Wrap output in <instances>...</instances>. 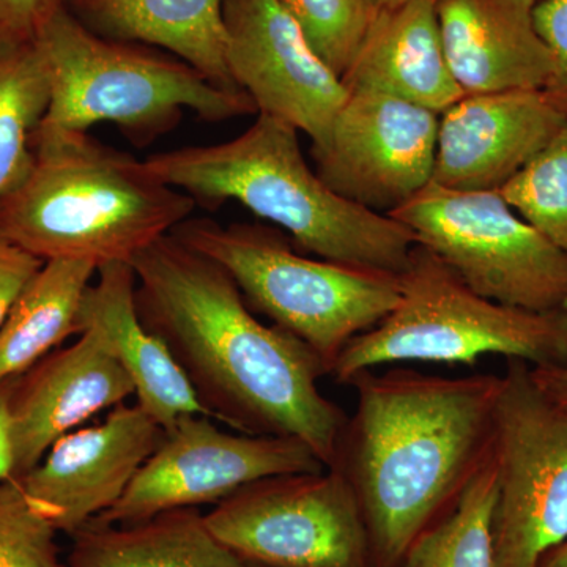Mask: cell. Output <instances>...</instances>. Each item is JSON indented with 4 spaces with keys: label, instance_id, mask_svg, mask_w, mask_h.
Masks as SVG:
<instances>
[{
    "label": "cell",
    "instance_id": "obj_11",
    "mask_svg": "<svg viewBox=\"0 0 567 567\" xmlns=\"http://www.w3.org/2000/svg\"><path fill=\"white\" fill-rule=\"evenodd\" d=\"M324 468L300 440L233 434L210 416L185 415L163 431L122 498L91 524H140L166 511L218 505L264 477Z\"/></svg>",
    "mask_w": 567,
    "mask_h": 567
},
{
    "label": "cell",
    "instance_id": "obj_36",
    "mask_svg": "<svg viewBox=\"0 0 567 567\" xmlns=\"http://www.w3.org/2000/svg\"><path fill=\"white\" fill-rule=\"evenodd\" d=\"M254 567V566H252Z\"/></svg>",
    "mask_w": 567,
    "mask_h": 567
},
{
    "label": "cell",
    "instance_id": "obj_9",
    "mask_svg": "<svg viewBox=\"0 0 567 567\" xmlns=\"http://www.w3.org/2000/svg\"><path fill=\"white\" fill-rule=\"evenodd\" d=\"M496 410L495 567H537L567 540V405L507 360Z\"/></svg>",
    "mask_w": 567,
    "mask_h": 567
},
{
    "label": "cell",
    "instance_id": "obj_29",
    "mask_svg": "<svg viewBox=\"0 0 567 567\" xmlns=\"http://www.w3.org/2000/svg\"><path fill=\"white\" fill-rule=\"evenodd\" d=\"M69 0H0V44L35 43Z\"/></svg>",
    "mask_w": 567,
    "mask_h": 567
},
{
    "label": "cell",
    "instance_id": "obj_6",
    "mask_svg": "<svg viewBox=\"0 0 567 567\" xmlns=\"http://www.w3.org/2000/svg\"><path fill=\"white\" fill-rule=\"evenodd\" d=\"M171 234L221 265L249 308L308 346L328 375L349 342L382 322L401 297L399 276L298 252L278 227L188 218Z\"/></svg>",
    "mask_w": 567,
    "mask_h": 567
},
{
    "label": "cell",
    "instance_id": "obj_15",
    "mask_svg": "<svg viewBox=\"0 0 567 567\" xmlns=\"http://www.w3.org/2000/svg\"><path fill=\"white\" fill-rule=\"evenodd\" d=\"M134 394L132 380L92 330L59 347L10 383L7 393L14 480L63 435Z\"/></svg>",
    "mask_w": 567,
    "mask_h": 567
},
{
    "label": "cell",
    "instance_id": "obj_7",
    "mask_svg": "<svg viewBox=\"0 0 567 567\" xmlns=\"http://www.w3.org/2000/svg\"><path fill=\"white\" fill-rule=\"evenodd\" d=\"M393 311L342 350L331 375L349 385L377 365L425 363L475 365L487 354L532 368L567 365V309L536 312L481 297L436 254L417 245L399 276Z\"/></svg>",
    "mask_w": 567,
    "mask_h": 567
},
{
    "label": "cell",
    "instance_id": "obj_16",
    "mask_svg": "<svg viewBox=\"0 0 567 567\" xmlns=\"http://www.w3.org/2000/svg\"><path fill=\"white\" fill-rule=\"evenodd\" d=\"M566 123L543 91L464 95L440 114L432 182L499 192Z\"/></svg>",
    "mask_w": 567,
    "mask_h": 567
},
{
    "label": "cell",
    "instance_id": "obj_10",
    "mask_svg": "<svg viewBox=\"0 0 567 567\" xmlns=\"http://www.w3.org/2000/svg\"><path fill=\"white\" fill-rule=\"evenodd\" d=\"M205 522L254 567H375L360 503L334 468L264 477Z\"/></svg>",
    "mask_w": 567,
    "mask_h": 567
},
{
    "label": "cell",
    "instance_id": "obj_27",
    "mask_svg": "<svg viewBox=\"0 0 567 567\" xmlns=\"http://www.w3.org/2000/svg\"><path fill=\"white\" fill-rule=\"evenodd\" d=\"M58 533L18 480L0 481V567H69L55 543Z\"/></svg>",
    "mask_w": 567,
    "mask_h": 567
},
{
    "label": "cell",
    "instance_id": "obj_22",
    "mask_svg": "<svg viewBox=\"0 0 567 567\" xmlns=\"http://www.w3.org/2000/svg\"><path fill=\"white\" fill-rule=\"evenodd\" d=\"M95 264L51 260L41 265L0 324V388L10 385L63 341L78 336L82 298Z\"/></svg>",
    "mask_w": 567,
    "mask_h": 567
},
{
    "label": "cell",
    "instance_id": "obj_1",
    "mask_svg": "<svg viewBox=\"0 0 567 567\" xmlns=\"http://www.w3.org/2000/svg\"><path fill=\"white\" fill-rule=\"evenodd\" d=\"M132 265L142 323L169 347L208 416L241 434L300 440L333 465L349 416L320 391L328 372L308 346L257 319L221 265L173 234Z\"/></svg>",
    "mask_w": 567,
    "mask_h": 567
},
{
    "label": "cell",
    "instance_id": "obj_21",
    "mask_svg": "<svg viewBox=\"0 0 567 567\" xmlns=\"http://www.w3.org/2000/svg\"><path fill=\"white\" fill-rule=\"evenodd\" d=\"M71 537L69 567H252L213 535L197 507L133 525L89 524Z\"/></svg>",
    "mask_w": 567,
    "mask_h": 567
},
{
    "label": "cell",
    "instance_id": "obj_4",
    "mask_svg": "<svg viewBox=\"0 0 567 567\" xmlns=\"http://www.w3.org/2000/svg\"><path fill=\"white\" fill-rule=\"evenodd\" d=\"M196 207L130 153L41 123L31 169L0 203V235L41 262L132 265Z\"/></svg>",
    "mask_w": 567,
    "mask_h": 567
},
{
    "label": "cell",
    "instance_id": "obj_31",
    "mask_svg": "<svg viewBox=\"0 0 567 567\" xmlns=\"http://www.w3.org/2000/svg\"><path fill=\"white\" fill-rule=\"evenodd\" d=\"M537 388L551 401L567 405V365L563 368H532Z\"/></svg>",
    "mask_w": 567,
    "mask_h": 567
},
{
    "label": "cell",
    "instance_id": "obj_3",
    "mask_svg": "<svg viewBox=\"0 0 567 567\" xmlns=\"http://www.w3.org/2000/svg\"><path fill=\"white\" fill-rule=\"evenodd\" d=\"M298 132L267 114L234 140L186 145L144 159L159 181L218 210L235 200L278 229L298 251L401 276L416 238L404 224L350 203L306 163Z\"/></svg>",
    "mask_w": 567,
    "mask_h": 567
},
{
    "label": "cell",
    "instance_id": "obj_25",
    "mask_svg": "<svg viewBox=\"0 0 567 567\" xmlns=\"http://www.w3.org/2000/svg\"><path fill=\"white\" fill-rule=\"evenodd\" d=\"M499 193L518 216L567 254V123Z\"/></svg>",
    "mask_w": 567,
    "mask_h": 567
},
{
    "label": "cell",
    "instance_id": "obj_13",
    "mask_svg": "<svg viewBox=\"0 0 567 567\" xmlns=\"http://www.w3.org/2000/svg\"><path fill=\"white\" fill-rule=\"evenodd\" d=\"M227 62L257 114L290 123L322 147L349 91L279 0H224Z\"/></svg>",
    "mask_w": 567,
    "mask_h": 567
},
{
    "label": "cell",
    "instance_id": "obj_23",
    "mask_svg": "<svg viewBox=\"0 0 567 567\" xmlns=\"http://www.w3.org/2000/svg\"><path fill=\"white\" fill-rule=\"evenodd\" d=\"M50 99V70L39 43L0 44V203L31 169Z\"/></svg>",
    "mask_w": 567,
    "mask_h": 567
},
{
    "label": "cell",
    "instance_id": "obj_20",
    "mask_svg": "<svg viewBox=\"0 0 567 567\" xmlns=\"http://www.w3.org/2000/svg\"><path fill=\"white\" fill-rule=\"evenodd\" d=\"M66 9L103 39L158 48L216 87L240 91L227 62L224 0H69Z\"/></svg>",
    "mask_w": 567,
    "mask_h": 567
},
{
    "label": "cell",
    "instance_id": "obj_18",
    "mask_svg": "<svg viewBox=\"0 0 567 567\" xmlns=\"http://www.w3.org/2000/svg\"><path fill=\"white\" fill-rule=\"evenodd\" d=\"M84 330L100 336L132 380L136 404L163 431L185 415L208 416L169 347L137 315L133 265L107 264L96 270L78 315V334Z\"/></svg>",
    "mask_w": 567,
    "mask_h": 567
},
{
    "label": "cell",
    "instance_id": "obj_12",
    "mask_svg": "<svg viewBox=\"0 0 567 567\" xmlns=\"http://www.w3.org/2000/svg\"><path fill=\"white\" fill-rule=\"evenodd\" d=\"M440 114L386 93L349 91L322 147L311 148L328 188L390 215L432 182Z\"/></svg>",
    "mask_w": 567,
    "mask_h": 567
},
{
    "label": "cell",
    "instance_id": "obj_33",
    "mask_svg": "<svg viewBox=\"0 0 567 567\" xmlns=\"http://www.w3.org/2000/svg\"><path fill=\"white\" fill-rule=\"evenodd\" d=\"M537 567H567V540L561 546L548 551Z\"/></svg>",
    "mask_w": 567,
    "mask_h": 567
},
{
    "label": "cell",
    "instance_id": "obj_28",
    "mask_svg": "<svg viewBox=\"0 0 567 567\" xmlns=\"http://www.w3.org/2000/svg\"><path fill=\"white\" fill-rule=\"evenodd\" d=\"M533 22L554 62L540 91L567 121V0H539L533 9Z\"/></svg>",
    "mask_w": 567,
    "mask_h": 567
},
{
    "label": "cell",
    "instance_id": "obj_14",
    "mask_svg": "<svg viewBox=\"0 0 567 567\" xmlns=\"http://www.w3.org/2000/svg\"><path fill=\"white\" fill-rule=\"evenodd\" d=\"M163 429L140 405L63 435L18 483L59 533L73 536L110 511L152 456Z\"/></svg>",
    "mask_w": 567,
    "mask_h": 567
},
{
    "label": "cell",
    "instance_id": "obj_32",
    "mask_svg": "<svg viewBox=\"0 0 567 567\" xmlns=\"http://www.w3.org/2000/svg\"><path fill=\"white\" fill-rule=\"evenodd\" d=\"M9 386L10 385L0 388V481L14 480L9 410H7V393H9Z\"/></svg>",
    "mask_w": 567,
    "mask_h": 567
},
{
    "label": "cell",
    "instance_id": "obj_35",
    "mask_svg": "<svg viewBox=\"0 0 567 567\" xmlns=\"http://www.w3.org/2000/svg\"><path fill=\"white\" fill-rule=\"evenodd\" d=\"M522 2L527 3V6L529 7H535L536 3L539 2V0H522Z\"/></svg>",
    "mask_w": 567,
    "mask_h": 567
},
{
    "label": "cell",
    "instance_id": "obj_24",
    "mask_svg": "<svg viewBox=\"0 0 567 567\" xmlns=\"http://www.w3.org/2000/svg\"><path fill=\"white\" fill-rule=\"evenodd\" d=\"M495 454L473 477L457 505L417 537L398 567H495Z\"/></svg>",
    "mask_w": 567,
    "mask_h": 567
},
{
    "label": "cell",
    "instance_id": "obj_19",
    "mask_svg": "<svg viewBox=\"0 0 567 567\" xmlns=\"http://www.w3.org/2000/svg\"><path fill=\"white\" fill-rule=\"evenodd\" d=\"M342 82L347 91L386 93L442 114L464 91L447 65L436 0L377 11Z\"/></svg>",
    "mask_w": 567,
    "mask_h": 567
},
{
    "label": "cell",
    "instance_id": "obj_5",
    "mask_svg": "<svg viewBox=\"0 0 567 567\" xmlns=\"http://www.w3.org/2000/svg\"><path fill=\"white\" fill-rule=\"evenodd\" d=\"M37 43L51 82L43 125L89 132L96 123L110 122L142 148L177 128L185 111L208 123L257 112L248 93L216 87L158 48L103 39L69 9L48 22Z\"/></svg>",
    "mask_w": 567,
    "mask_h": 567
},
{
    "label": "cell",
    "instance_id": "obj_26",
    "mask_svg": "<svg viewBox=\"0 0 567 567\" xmlns=\"http://www.w3.org/2000/svg\"><path fill=\"white\" fill-rule=\"evenodd\" d=\"M317 54L344 76L360 50L377 10L368 0H279Z\"/></svg>",
    "mask_w": 567,
    "mask_h": 567
},
{
    "label": "cell",
    "instance_id": "obj_30",
    "mask_svg": "<svg viewBox=\"0 0 567 567\" xmlns=\"http://www.w3.org/2000/svg\"><path fill=\"white\" fill-rule=\"evenodd\" d=\"M43 264L0 235V324Z\"/></svg>",
    "mask_w": 567,
    "mask_h": 567
},
{
    "label": "cell",
    "instance_id": "obj_17",
    "mask_svg": "<svg viewBox=\"0 0 567 567\" xmlns=\"http://www.w3.org/2000/svg\"><path fill=\"white\" fill-rule=\"evenodd\" d=\"M522 0H436L447 65L465 95L540 91L551 54Z\"/></svg>",
    "mask_w": 567,
    "mask_h": 567
},
{
    "label": "cell",
    "instance_id": "obj_34",
    "mask_svg": "<svg viewBox=\"0 0 567 567\" xmlns=\"http://www.w3.org/2000/svg\"><path fill=\"white\" fill-rule=\"evenodd\" d=\"M377 11L391 9V7L401 6V3L409 2V0H368Z\"/></svg>",
    "mask_w": 567,
    "mask_h": 567
},
{
    "label": "cell",
    "instance_id": "obj_8",
    "mask_svg": "<svg viewBox=\"0 0 567 567\" xmlns=\"http://www.w3.org/2000/svg\"><path fill=\"white\" fill-rule=\"evenodd\" d=\"M388 216L481 297L527 311L567 309V254L502 193L456 192L431 182Z\"/></svg>",
    "mask_w": 567,
    "mask_h": 567
},
{
    "label": "cell",
    "instance_id": "obj_2",
    "mask_svg": "<svg viewBox=\"0 0 567 567\" xmlns=\"http://www.w3.org/2000/svg\"><path fill=\"white\" fill-rule=\"evenodd\" d=\"M502 382L404 368L350 380L357 409L328 468L346 477L360 503L375 567L401 565L492 457Z\"/></svg>",
    "mask_w": 567,
    "mask_h": 567
}]
</instances>
